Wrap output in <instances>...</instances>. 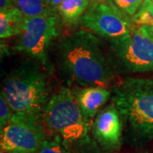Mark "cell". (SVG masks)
<instances>
[{
  "instance_id": "cell-1",
  "label": "cell",
  "mask_w": 153,
  "mask_h": 153,
  "mask_svg": "<svg viewBox=\"0 0 153 153\" xmlns=\"http://www.w3.org/2000/svg\"><path fill=\"white\" fill-rule=\"evenodd\" d=\"M60 58L66 72L82 87H106L111 71L92 33L79 30L60 44Z\"/></svg>"
},
{
  "instance_id": "cell-2",
  "label": "cell",
  "mask_w": 153,
  "mask_h": 153,
  "mask_svg": "<svg viewBox=\"0 0 153 153\" xmlns=\"http://www.w3.org/2000/svg\"><path fill=\"white\" fill-rule=\"evenodd\" d=\"M14 113L41 117L49 102L47 76L33 64H26L7 76L2 90Z\"/></svg>"
},
{
  "instance_id": "cell-3",
  "label": "cell",
  "mask_w": 153,
  "mask_h": 153,
  "mask_svg": "<svg viewBox=\"0 0 153 153\" xmlns=\"http://www.w3.org/2000/svg\"><path fill=\"white\" fill-rule=\"evenodd\" d=\"M112 100L138 136L153 140V78H127L114 88Z\"/></svg>"
},
{
  "instance_id": "cell-4",
  "label": "cell",
  "mask_w": 153,
  "mask_h": 153,
  "mask_svg": "<svg viewBox=\"0 0 153 153\" xmlns=\"http://www.w3.org/2000/svg\"><path fill=\"white\" fill-rule=\"evenodd\" d=\"M43 117L46 127L65 142L75 143L88 136V123L69 88H62L50 97Z\"/></svg>"
},
{
  "instance_id": "cell-5",
  "label": "cell",
  "mask_w": 153,
  "mask_h": 153,
  "mask_svg": "<svg viewBox=\"0 0 153 153\" xmlns=\"http://www.w3.org/2000/svg\"><path fill=\"white\" fill-rule=\"evenodd\" d=\"M81 23L111 43L125 37L134 27L125 14L111 0H92Z\"/></svg>"
},
{
  "instance_id": "cell-6",
  "label": "cell",
  "mask_w": 153,
  "mask_h": 153,
  "mask_svg": "<svg viewBox=\"0 0 153 153\" xmlns=\"http://www.w3.org/2000/svg\"><path fill=\"white\" fill-rule=\"evenodd\" d=\"M59 17L55 10L41 16L25 17L17 49L46 65L49 44L59 35Z\"/></svg>"
},
{
  "instance_id": "cell-7",
  "label": "cell",
  "mask_w": 153,
  "mask_h": 153,
  "mask_svg": "<svg viewBox=\"0 0 153 153\" xmlns=\"http://www.w3.org/2000/svg\"><path fill=\"white\" fill-rule=\"evenodd\" d=\"M39 118L13 113L10 121L1 130V152L35 153L46 139Z\"/></svg>"
},
{
  "instance_id": "cell-8",
  "label": "cell",
  "mask_w": 153,
  "mask_h": 153,
  "mask_svg": "<svg viewBox=\"0 0 153 153\" xmlns=\"http://www.w3.org/2000/svg\"><path fill=\"white\" fill-rule=\"evenodd\" d=\"M112 51L117 61L130 72L153 71V41L140 31H132L117 41L112 42Z\"/></svg>"
},
{
  "instance_id": "cell-9",
  "label": "cell",
  "mask_w": 153,
  "mask_h": 153,
  "mask_svg": "<svg viewBox=\"0 0 153 153\" xmlns=\"http://www.w3.org/2000/svg\"><path fill=\"white\" fill-rule=\"evenodd\" d=\"M123 123L121 113L113 105H110L99 113L93 123L95 140L105 149L118 150L122 142Z\"/></svg>"
},
{
  "instance_id": "cell-10",
  "label": "cell",
  "mask_w": 153,
  "mask_h": 153,
  "mask_svg": "<svg viewBox=\"0 0 153 153\" xmlns=\"http://www.w3.org/2000/svg\"><path fill=\"white\" fill-rule=\"evenodd\" d=\"M73 93L82 115L88 123L111 96V91L107 88L99 86L76 88Z\"/></svg>"
},
{
  "instance_id": "cell-11",
  "label": "cell",
  "mask_w": 153,
  "mask_h": 153,
  "mask_svg": "<svg viewBox=\"0 0 153 153\" xmlns=\"http://www.w3.org/2000/svg\"><path fill=\"white\" fill-rule=\"evenodd\" d=\"M89 4L90 0H63L56 10L62 22L72 27L81 22Z\"/></svg>"
},
{
  "instance_id": "cell-12",
  "label": "cell",
  "mask_w": 153,
  "mask_h": 153,
  "mask_svg": "<svg viewBox=\"0 0 153 153\" xmlns=\"http://www.w3.org/2000/svg\"><path fill=\"white\" fill-rule=\"evenodd\" d=\"M25 16L16 6L0 11V38H8L21 34Z\"/></svg>"
},
{
  "instance_id": "cell-13",
  "label": "cell",
  "mask_w": 153,
  "mask_h": 153,
  "mask_svg": "<svg viewBox=\"0 0 153 153\" xmlns=\"http://www.w3.org/2000/svg\"><path fill=\"white\" fill-rule=\"evenodd\" d=\"M13 3L25 17L41 16L54 10L49 4L48 0H13Z\"/></svg>"
},
{
  "instance_id": "cell-14",
  "label": "cell",
  "mask_w": 153,
  "mask_h": 153,
  "mask_svg": "<svg viewBox=\"0 0 153 153\" xmlns=\"http://www.w3.org/2000/svg\"><path fill=\"white\" fill-rule=\"evenodd\" d=\"M35 153H74L61 138L55 135L52 139H45Z\"/></svg>"
},
{
  "instance_id": "cell-15",
  "label": "cell",
  "mask_w": 153,
  "mask_h": 153,
  "mask_svg": "<svg viewBox=\"0 0 153 153\" xmlns=\"http://www.w3.org/2000/svg\"><path fill=\"white\" fill-rule=\"evenodd\" d=\"M73 152L74 153H117L105 149L96 140L88 136L73 143Z\"/></svg>"
},
{
  "instance_id": "cell-16",
  "label": "cell",
  "mask_w": 153,
  "mask_h": 153,
  "mask_svg": "<svg viewBox=\"0 0 153 153\" xmlns=\"http://www.w3.org/2000/svg\"><path fill=\"white\" fill-rule=\"evenodd\" d=\"M133 22L140 26H153V1L145 0L142 6L132 18Z\"/></svg>"
},
{
  "instance_id": "cell-17",
  "label": "cell",
  "mask_w": 153,
  "mask_h": 153,
  "mask_svg": "<svg viewBox=\"0 0 153 153\" xmlns=\"http://www.w3.org/2000/svg\"><path fill=\"white\" fill-rule=\"evenodd\" d=\"M117 8L126 16H134L140 7L142 6L145 0H112Z\"/></svg>"
},
{
  "instance_id": "cell-18",
  "label": "cell",
  "mask_w": 153,
  "mask_h": 153,
  "mask_svg": "<svg viewBox=\"0 0 153 153\" xmlns=\"http://www.w3.org/2000/svg\"><path fill=\"white\" fill-rule=\"evenodd\" d=\"M13 111L9 104L4 92L0 94V129L2 130L10 121L13 115Z\"/></svg>"
},
{
  "instance_id": "cell-19",
  "label": "cell",
  "mask_w": 153,
  "mask_h": 153,
  "mask_svg": "<svg viewBox=\"0 0 153 153\" xmlns=\"http://www.w3.org/2000/svg\"><path fill=\"white\" fill-rule=\"evenodd\" d=\"M140 29L146 37L153 41V26H140Z\"/></svg>"
},
{
  "instance_id": "cell-20",
  "label": "cell",
  "mask_w": 153,
  "mask_h": 153,
  "mask_svg": "<svg viewBox=\"0 0 153 153\" xmlns=\"http://www.w3.org/2000/svg\"><path fill=\"white\" fill-rule=\"evenodd\" d=\"M63 0H48V3L50 5V7L54 10H56L58 8V6L60 5Z\"/></svg>"
},
{
  "instance_id": "cell-21",
  "label": "cell",
  "mask_w": 153,
  "mask_h": 153,
  "mask_svg": "<svg viewBox=\"0 0 153 153\" xmlns=\"http://www.w3.org/2000/svg\"><path fill=\"white\" fill-rule=\"evenodd\" d=\"M1 153H13V152H1Z\"/></svg>"
},
{
  "instance_id": "cell-22",
  "label": "cell",
  "mask_w": 153,
  "mask_h": 153,
  "mask_svg": "<svg viewBox=\"0 0 153 153\" xmlns=\"http://www.w3.org/2000/svg\"><path fill=\"white\" fill-rule=\"evenodd\" d=\"M151 1H153V0H151Z\"/></svg>"
}]
</instances>
